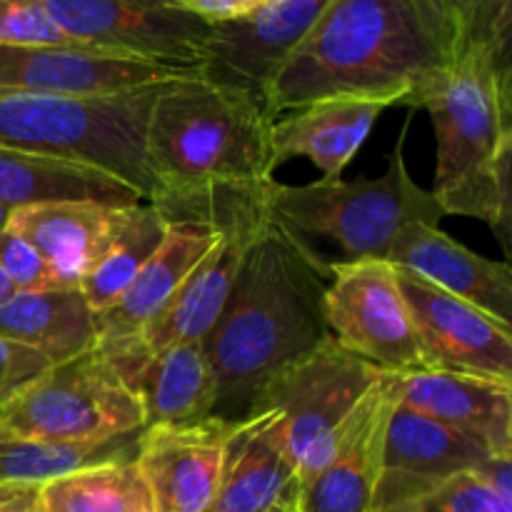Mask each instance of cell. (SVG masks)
<instances>
[{
    "label": "cell",
    "instance_id": "4dcf8cb0",
    "mask_svg": "<svg viewBox=\"0 0 512 512\" xmlns=\"http://www.w3.org/2000/svg\"><path fill=\"white\" fill-rule=\"evenodd\" d=\"M75 45L50 18L43 0H0V48Z\"/></svg>",
    "mask_w": 512,
    "mask_h": 512
},
{
    "label": "cell",
    "instance_id": "7402d4cb",
    "mask_svg": "<svg viewBox=\"0 0 512 512\" xmlns=\"http://www.w3.org/2000/svg\"><path fill=\"white\" fill-rule=\"evenodd\" d=\"M383 110L385 105L358 98L315 100L290 110L288 118L270 125L275 168L290 158H308L325 180L340 178Z\"/></svg>",
    "mask_w": 512,
    "mask_h": 512
},
{
    "label": "cell",
    "instance_id": "44dd1931",
    "mask_svg": "<svg viewBox=\"0 0 512 512\" xmlns=\"http://www.w3.org/2000/svg\"><path fill=\"white\" fill-rule=\"evenodd\" d=\"M400 405L473 435L495 455H512V383L453 370L400 378Z\"/></svg>",
    "mask_w": 512,
    "mask_h": 512
},
{
    "label": "cell",
    "instance_id": "cb8c5ba5",
    "mask_svg": "<svg viewBox=\"0 0 512 512\" xmlns=\"http://www.w3.org/2000/svg\"><path fill=\"white\" fill-rule=\"evenodd\" d=\"M130 388L148 425H183L215 415L218 383L203 340L175 343L140 368Z\"/></svg>",
    "mask_w": 512,
    "mask_h": 512
},
{
    "label": "cell",
    "instance_id": "f1b7e54d",
    "mask_svg": "<svg viewBox=\"0 0 512 512\" xmlns=\"http://www.w3.org/2000/svg\"><path fill=\"white\" fill-rule=\"evenodd\" d=\"M403 512H512V500L503 498L478 470H470L430 488Z\"/></svg>",
    "mask_w": 512,
    "mask_h": 512
},
{
    "label": "cell",
    "instance_id": "2e32d148",
    "mask_svg": "<svg viewBox=\"0 0 512 512\" xmlns=\"http://www.w3.org/2000/svg\"><path fill=\"white\" fill-rule=\"evenodd\" d=\"M300 488L303 480L280 438L278 418L253 410L235 420L208 512H298Z\"/></svg>",
    "mask_w": 512,
    "mask_h": 512
},
{
    "label": "cell",
    "instance_id": "836d02e7",
    "mask_svg": "<svg viewBox=\"0 0 512 512\" xmlns=\"http://www.w3.org/2000/svg\"><path fill=\"white\" fill-rule=\"evenodd\" d=\"M183 3L188 5L190 13H195L208 25H220L245 18L258 10L263 0H183Z\"/></svg>",
    "mask_w": 512,
    "mask_h": 512
},
{
    "label": "cell",
    "instance_id": "74e56055",
    "mask_svg": "<svg viewBox=\"0 0 512 512\" xmlns=\"http://www.w3.org/2000/svg\"><path fill=\"white\" fill-rule=\"evenodd\" d=\"M5 220H8V210L0 208V228H3V225H5Z\"/></svg>",
    "mask_w": 512,
    "mask_h": 512
},
{
    "label": "cell",
    "instance_id": "4fadbf2b",
    "mask_svg": "<svg viewBox=\"0 0 512 512\" xmlns=\"http://www.w3.org/2000/svg\"><path fill=\"white\" fill-rule=\"evenodd\" d=\"M493 455L473 435L398 403L385 430L383 468L370 512H403L430 488L478 470Z\"/></svg>",
    "mask_w": 512,
    "mask_h": 512
},
{
    "label": "cell",
    "instance_id": "8992f818",
    "mask_svg": "<svg viewBox=\"0 0 512 512\" xmlns=\"http://www.w3.org/2000/svg\"><path fill=\"white\" fill-rule=\"evenodd\" d=\"M408 128L405 120L380 178L350 183L323 178L308 185H283L273 178L263 188L265 210L308 245L320 238L338 245L345 260H388L405 225H440L445 218L433 190L410 178L403 155Z\"/></svg>",
    "mask_w": 512,
    "mask_h": 512
},
{
    "label": "cell",
    "instance_id": "52a82bcc",
    "mask_svg": "<svg viewBox=\"0 0 512 512\" xmlns=\"http://www.w3.org/2000/svg\"><path fill=\"white\" fill-rule=\"evenodd\" d=\"M145 428L138 395L95 348L45 368L0 400V438L103 445Z\"/></svg>",
    "mask_w": 512,
    "mask_h": 512
},
{
    "label": "cell",
    "instance_id": "e575fe53",
    "mask_svg": "<svg viewBox=\"0 0 512 512\" xmlns=\"http://www.w3.org/2000/svg\"><path fill=\"white\" fill-rule=\"evenodd\" d=\"M0 512H43L40 485L0 483Z\"/></svg>",
    "mask_w": 512,
    "mask_h": 512
},
{
    "label": "cell",
    "instance_id": "7a4b0ae2",
    "mask_svg": "<svg viewBox=\"0 0 512 512\" xmlns=\"http://www.w3.org/2000/svg\"><path fill=\"white\" fill-rule=\"evenodd\" d=\"M328 278V260L265 210L228 305L203 340L218 383V418H243L278 370L330 338Z\"/></svg>",
    "mask_w": 512,
    "mask_h": 512
},
{
    "label": "cell",
    "instance_id": "8d00e7d4",
    "mask_svg": "<svg viewBox=\"0 0 512 512\" xmlns=\"http://www.w3.org/2000/svg\"><path fill=\"white\" fill-rule=\"evenodd\" d=\"M13 293H18V290L13 288V283H10V280L5 278L3 270H0V305H3L8 298H13Z\"/></svg>",
    "mask_w": 512,
    "mask_h": 512
},
{
    "label": "cell",
    "instance_id": "d4e9b609",
    "mask_svg": "<svg viewBox=\"0 0 512 512\" xmlns=\"http://www.w3.org/2000/svg\"><path fill=\"white\" fill-rule=\"evenodd\" d=\"M0 335L38 350L50 365L98 345L95 313L80 288L13 293L0 305Z\"/></svg>",
    "mask_w": 512,
    "mask_h": 512
},
{
    "label": "cell",
    "instance_id": "3957f363",
    "mask_svg": "<svg viewBox=\"0 0 512 512\" xmlns=\"http://www.w3.org/2000/svg\"><path fill=\"white\" fill-rule=\"evenodd\" d=\"M270 125L265 105L245 90L200 75L160 85L143 130L145 163L160 188L155 203L268 185Z\"/></svg>",
    "mask_w": 512,
    "mask_h": 512
},
{
    "label": "cell",
    "instance_id": "ac0fdd59",
    "mask_svg": "<svg viewBox=\"0 0 512 512\" xmlns=\"http://www.w3.org/2000/svg\"><path fill=\"white\" fill-rule=\"evenodd\" d=\"M398 373H383L340 440L333 458L303 483L298 512H370L383 468V443L390 415L400 403Z\"/></svg>",
    "mask_w": 512,
    "mask_h": 512
},
{
    "label": "cell",
    "instance_id": "603a6c76",
    "mask_svg": "<svg viewBox=\"0 0 512 512\" xmlns=\"http://www.w3.org/2000/svg\"><path fill=\"white\" fill-rule=\"evenodd\" d=\"M53 200H93L128 208L143 203V195L90 165L0 148V208L10 213L23 205Z\"/></svg>",
    "mask_w": 512,
    "mask_h": 512
},
{
    "label": "cell",
    "instance_id": "4316f807",
    "mask_svg": "<svg viewBox=\"0 0 512 512\" xmlns=\"http://www.w3.org/2000/svg\"><path fill=\"white\" fill-rule=\"evenodd\" d=\"M165 230H168V218L155 203L143 200L130 208L125 228L120 230L108 253L95 263V268L80 283V293L88 300L95 315L110 308L125 293L140 268L163 243Z\"/></svg>",
    "mask_w": 512,
    "mask_h": 512
},
{
    "label": "cell",
    "instance_id": "277c9868",
    "mask_svg": "<svg viewBox=\"0 0 512 512\" xmlns=\"http://www.w3.org/2000/svg\"><path fill=\"white\" fill-rule=\"evenodd\" d=\"M420 108L433 118V195L443 213L483 220L510 253L512 85L480 50L463 48Z\"/></svg>",
    "mask_w": 512,
    "mask_h": 512
},
{
    "label": "cell",
    "instance_id": "d6a6232c",
    "mask_svg": "<svg viewBox=\"0 0 512 512\" xmlns=\"http://www.w3.org/2000/svg\"><path fill=\"white\" fill-rule=\"evenodd\" d=\"M45 368H50V363L38 350L0 335V400L38 378Z\"/></svg>",
    "mask_w": 512,
    "mask_h": 512
},
{
    "label": "cell",
    "instance_id": "e0dca14e",
    "mask_svg": "<svg viewBox=\"0 0 512 512\" xmlns=\"http://www.w3.org/2000/svg\"><path fill=\"white\" fill-rule=\"evenodd\" d=\"M130 208L133 205L53 200L10 210L5 228L23 235L43 255L55 288H80L125 228Z\"/></svg>",
    "mask_w": 512,
    "mask_h": 512
},
{
    "label": "cell",
    "instance_id": "ffe728a7",
    "mask_svg": "<svg viewBox=\"0 0 512 512\" xmlns=\"http://www.w3.org/2000/svg\"><path fill=\"white\" fill-rule=\"evenodd\" d=\"M218 240V228L203 218L168 220L163 243L158 245L148 263L140 268L133 283L110 308L95 315L98 348L133 340L145 325L158 318L160 310L173 300L180 285L188 280L195 265Z\"/></svg>",
    "mask_w": 512,
    "mask_h": 512
},
{
    "label": "cell",
    "instance_id": "5b68a950",
    "mask_svg": "<svg viewBox=\"0 0 512 512\" xmlns=\"http://www.w3.org/2000/svg\"><path fill=\"white\" fill-rule=\"evenodd\" d=\"M160 85L100 98L0 88V148L90 165L155 203L160 188L145 163L143 130Z\"/></svg>",
    "mask_w": 512,
    "mask_h": 512
},
{
    "label": "cell",
    "instance_id": "d590c367",
    "mask_svg": "<svg viewBox=\"0 0 512 512\" xmlns=\"http://www.w3.org/2000/svg\"><path fill=\"white\" fill-rule=\"evenodd\" d=\"M448 3L453 5L455 10H458V13H460V18H463V23H468L470 13H473V10H475V5H478L480 0H448Z\"/></svg>",
    "mask_w": 512,
    "mask_h": 512
},
{
    "label": "cell",
    "instance_id": "6da1fadb",
    "mask_svg": "<svg viewBox=\"0 0 512 512\" xmlns=\"http://www.w3.org/2000/svg\"><path fill=\"white\" fill-rule=\"evenodd\" d=\"M448 0H330L263 95L270 118L328 98L420 108L463 50Z\"/></svg>",
    "mask_w": 512,
    "mask_h": 512
},
{
    "label": "cell",
    "instance_id": "5bb4252c",
    "mask_svg": "<svg viewBox=\"0 0 512 512\" xmlns=\"http://www.w3.org/2000/svg\"><path fill=\"white\" fill-rule=\"evenodd\" d=\"M185 70L165 68L128 55L85 45L60 48H0V88L45 95H123L183 78Z\"/></svg>",
    "mask_w": 512,
    "mask_h": 512
},
{
    "label": "cell",
    "instance_id": "8fae6325",
    "mask_svg": "<svg viewBox=\"0 0 512 512\" xmlns=\"http://www.w3.org/2000/svg\"><path fill=\"white\" fill-rule=\"evenodd\" d=\"M415 330L435 370L512 383V325L398 268Z\"/></svg>",
    "mask_w": 512,
    "mask_h": 512
},
{
    "label": "cell",
    "instance_id": "d6986e66",
    "mask_svg": "<svg viewBox=\"0 0 512 512\" xmlns=\"http://www.w3.org/2000/svg\"><path fill=\"white\" fill-rule=\"evenodd\" d=\"M388 263L512 325L510 265L473 253L438 225H405L390 248Z\"/></svg>",
    "mask_w": 512,
    "mask_h": 512
},
{
    "label": "cell",
    "instance_id": "1f68e13d",
    "mask_svg": "<svg viewBox=\"0 0 512 512\" xmlns=\"http://www.w3.org/2000/svg\"><path fill=\"white\" fill-rule=\"evenodd\" d=\"M0 270L18 293L55 288L43 255L15 230L0 228Z\"/></svg>",
    "mask_w": 512,
    "mask_h": 512
},
{
    "label": "cell",
    "instance_id": "83f0119b",
    "mask_svg": "<svg viewBox=\"0 0 512 512\" xmlns=\"http://www.w3.org/2000/svg\"><path fill=\"white\" fill-rule=\"evenodd\" d=\"M138 438V435H135ZM135 438L103 445H58L0 438V483L43 485L88 465L135 455Z\"/></svg>",
    "mask_w": 512,
    "mask_h": 512
},
{
    "label": "cell",
    "instance_id": "9a60e30c",
    "mask_svg": "<svg viewBox=\"0 0 512 512\" xmlns=\"http://www.w3.org/2000/svg\"><path fill=\"white\" fill-rule=\"evenodd\" d=\"M235 420L148 425L135 438V463L153 490L158 512H208L223 473Z\"/></svg>",
    "mask_w": 512,
    "mask_h": 512
},
{
    "label": "cell",
    "instance_id": "30bf717a",
    "mask_svg": "<svg viewBox=\"0 0 512 512\" xmlns=\"http://www.w3.org/2000/svg\"><path fill=\"white\" fill-rule=\"evenodd\" d=\"M75 45L198 73L213 25L183 0H43Z\"/></svg>",
    "mask_w": 512,
    "mask_h": 512
},
{
    "label": "cell",
    "instance_id": "f546056e",
    "mask_svg": "<svg viewBox=\"0 0 512 512\" xmlns=\"http://www.w3.org/2000/svg\"><path fill=\"white\" fill-rule=\"evenodd\" d=\"M510 0H480L465 23L463 48H475L490 60L503 83L512 85L510 60Z\"/></svg>",
    "mask_w": 512,
    "mask_h": 512
},
{
    "label": "cell",
    "instance_id": "9c48e42d",
    "mask_svg": "<svg viewBox=\"0 0 512 512\" xmlns=\"http://www.w3.org/2000/svg\"><path fill=\"white\" fill-rule=\"evenodd\" d=\"M323 310L330 338L375 368L398 375L430 368L398 268L388 260L330 263Z\"/></svg>",
    "mask_w": 512,
    "mask_h": 512
},
{
    "label": "cell",
    "instance_id": "7c38bea8",
    "mask_svg": "<svg viewBox=\"0 0 512 512\" xmlns=\"http://www.w3.org/2000/svg\"><path fill=\"white\" fill-rule=\"evenodd\" d=\"M330 0H265L240 20L210 28L200 78L263 95L280 65L288 60L320 18Z\"/></svg>",
    "mask_w": 512,
    "mask_h": 512
},
{
    "label": "cell",
    "instance_id": "f35d334b",
    "mask_svg": "<svg viewBox=\"0 0 512 512\" xmlns=\"http://www.w3.org/2000/svg\"><path fill=\"white\" fill-rule=\"evenodd\" d=\"M263 3H265V0H263Z\"/></svg>",
    "mask_w": 512,
    "mask_h": 512
},
{
    "label": "cell",
    "instance_id": "484cf974",
    "mask_svg": "<svg viewBox=\"0 0 512 512\" xmlns=\"http://www.w3.org/2000/svg\"><path fill=\"white\" fill-rule=\"evenodd\" d=\"M43 512H158L135 458L88 465L40 485Z\"/></svg>",
    "mask_w": 512,
    "mask_h": 512
},
{
    "label": "cell",
    "instance_id": "ba28073f",
    "mask_svg": "<svg viewBox=\"0 0 512 512\" xmlns=\"http://www.w3.org/2000/svg\"><path fill=\"white\" fill-rule=\"evenodd\" d=\"M383 373L335 338H325L278 370L258 390L248 413L270 410L278 418L280 438L305 483L333 458Z\"/></svg>",
    "mask_w": 512,
    "mask_h": 512
}]
</instances>
